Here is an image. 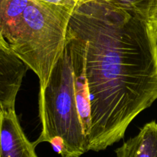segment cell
<instances>
[{
	"instance_id": "cell-10",
	"label": "cell",
	"mask_w": 157,
	"mask_h": 157,
	"mask_svg": "<svg viewBox=\"0 0 157 157\" xmlns=\"http://www.w3.org/2000/svg\"><path fill=\"white\" fill-rule=\"evenodd\" d=\"M147 19L157 32V0H153L147 13Z\"/></svg>"
},
{
	"instance_id": "cell-8",
	"label": "cell",
	"mask_w": 157,
	"mask_h": 157,
	"mask_svg": "<svg viewBox=\"0 0 157 157\" xmlns=\"http://www.w3.org/2000/svg\"><path fill=\"white\" fill-rule=\"evenodd\" d=\"M106 2L130 12L140 14L147 18L149 9L153 0H103Z\"/></svg>"
},
{
	"instance_id": "cell-5",
	"label": "cell",
	"mask_w": 157,
	"mask_h": 157,
	"mask_svg": "<svg viewBox=\"0 0 157 157\" xmlns=\"http://www.w3.org/2000/svg\"><path fill=\"white\" fill-rule=\"evenodd\" d=\"M29 69L12 50L0 48V111L15 108L16 96Z\"/></svg>"
},
{
	"instance_id": "cell-4",
	"label": "cell",
	"mask_w": 157,
	"mask_h": 157,
	"mask_svg": "<svg viewBox=\"0 0 157 157\" xmlns=\"http://www.w3.org/2000/svg\"><path fill=\"white\" fill-rule=\"evenodd\" d=\"M0 157H38L26 137L15 108L0 111Z\"/></svg>"
},
{
	"instance_id": "cell-3",
	"label": "cell",
	"mask_w": 157,
	"mask_h": 157,
	"mask_svg": "<svg viewBox=\"0 0 157 157\" xmlns=\"http://www.w3.org/2000/svg\"><path fill=\"white\" fill-rule=\"evenodd\" d=\"M75 6L30 0L9 44L12 52L37 75L40 88L66 46L69 21Z\"/></svg>"
},
{
	"instance_id": "cell-6",
	"label": "cell",
	"mask_w": 157,
	"mask_h": 157,
	"mask_svg": "<svg viewBox=\"0 0 157 157\" xmlns=\"http://www.w3.org/2000/svg\"><path fill=\"white\" fill-rule=\"evenodd\" d=\"M117 157H157V124H146L134 137L115 150Z\"/></svg>"
},
{
	"instance_id": "cell-9",
	"label": "cell",
	"mask_w": 157,
	"mask_h": 157,
	"mask_svg": "<svg viewBox=\"0 0 157 157\" xmlns=\"http://www.w3.org/2000/svg\"><path fill=\"white\" fill-rule=\"evenodd\" d=\"M6 0H0V48L6 50H12L9 42L3 36L2 25H3V13Z\"/></svg>"
},
{
	"instance_id": "cell-12",
	"label": "cell",
	"mask_w": 157,
	"mask_h": 157,
	"mask_svg": "<svg viewBox=\"0 0 157 157\" xmlns=\"http://www.w3.org/2000/svg\"><path fill=\"white\" fill-rule=\"evenodd\" d=\"M75 2H77V3H78V0H75Z\"/></svg>"
},
{
	"instance_id": "cell-11",
	"label": "cell",
	"mask_w": 157,
	"mask_h": 157,
	"mask_svg": "<svg viewBox=\"0 0 157 157\" xmlns=\"http://www.w3.org/2000/svg\"><path fill=\"white\" fill-rule=\"evenodd\" d=\"M41 1L55 3V4L66 5V6H76L77 2L75 0H41Z\"/></svg>"
},
{
	"instance_id": "cell-7",
	"label": "cell",
	"mask_w": 157,
	"mask_h": 157,
	"mask_svg": "<svg viewBox=\"0 0 157 157\" xmlns=\"http://www.w3.org/2000/svg\"><path fill=\"white\" fill-rule=\"evenodd\" d=\"M30 0H6L3 13V36L10 44Z\"/></svg>"
},
{
	"instance_id": "cell-2",
	"label": "cell",
	"mask_w": 157,
	"mask_h": 157,
	"mask_svg": "<svg viewBox=\"0 0 157 157\" xmlns=\"http://www.w3.org/2000/svg\"><path fill=\"white\" fill-rule=\"evenodd\" d=\"M41 132L33 142H48L61 157H80L89 151L85 129L80 116L75 78L67 45L55 64L47 85L38 97Z\"/></svg>"
},
{
	"instance_id": "cell-1",
	"label": "cell",
	"mask_w": 157,
	"mask_h": 157,
	"mask_svg": "<svg viewBox=\"0 0 157 157\" xmlns=\"http://www.w3.org/2000/svg\"><path fill=\"white\" fill-rule=\"evenodd\" d=\"M66 45L88 98V149L104 150L157 100V32L140 14L78 0Z\"/></svg>"
}]
</instances>
